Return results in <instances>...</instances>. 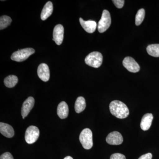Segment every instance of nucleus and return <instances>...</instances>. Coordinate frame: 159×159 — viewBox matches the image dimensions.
I'll list each match as a JSON object with an SVG mask.
<instances>
[{
  "mask_svg": "<svg viewBox=\"0 0 159 159\" xmlns=\"http://www.w3.org/2000/svg\"><path fill=\"white\" fill-rule=\"evenodd\" d=\"M109 109L111 114L119 119H125L129 115V110L127 106L119 100L112 101L110 104Z\"/></svg>",
  "mask_w": 159,
  "mask_h": 159,
  "instance_id": "obj_1",
  "label": "nucleus"
},
{
  "mask_svg": "<svg viewBox=\"0 0 159 159\" xmlns=\"http://www.w3.org/2000/svg\"><path fill=\"white\" fill-rule=\"evenodd\" d=\"M79 140L83 147L86 149H90L93 146V133L90 129L86 128L80 133Z\"/></svg>",
  "mask_w": 159,
  "mask_h": 159,
  "instance_id": "obj_2",
  "label": "nucleus"
},
{
  "mask_svg": "<svg viewBox=\"0 0 159 159\" xmlns=\"http://www.w3.org/2000/svg\"><path fill=\"white\" fill-rule=\"evenodd\" d=\"M102 54L97 51H94L90 53L85 58V63L95 68L99 67L102 65Z\"/></svg>",
  "mask_w": 159,
  "mask_h": 159,
  "instance_id": "obj_3",
  "label": "nucleus"
},
{
  "mask_svg": "<svg viewBox=\"0 0 159 159\" xmlns=\"http://www.w3.org/2000/svg\"><path fill=\"white\" fill-rule=\"evenodd\" d=\"M35 51L32 48H26L15 51L11 54V58L12 60L17 62H22L28 59L32 54H34Z\"/></svg>",
  "mask_w": 159,
  "mask_h": 159,
  "instance_id": "obj_4",
  "label": "nucleus"
},
{
  "mask_svg": "<svg viewBox=\"0 0 159 159\" xmlns=\"http://www.w3.org/2000/svg\"><path fill=\"white\" fill-rule=\"evenodd\" d=\"M111 22V20L110 13L108 10H103L101 19L98 22V31L100 33L105 32L110 26Z\"/></svg>",
  "mask_w": 159,
  "mask_h": 159,
  "instance_id": "obj_5",
  "label": "nucleus"
},
{
  "mask_svg": "<svg viewBox=\"0 0 159 159\" xmlns=\"http://www.w3.org/2000/svg\"><path fill=\"white\" fill-rule=\"evenodd\" d=\"M39 130L38 128L34 125L29 126L26 129L25 139L29 144H32L36 142L39 136Z\"/></svg>",
  "mask_w": 159,
  "mask_h": 159,
  "instance_id": "obj_6",
  "label": "nucleus"
},
{
  "mask_svg": "<svg viewBox=\"0 0 159 159\" xmlns=\"http://www.w3.org/2000/svg\"><path fill=\"white\" fill-rule=\"evenodd\" d=\"M122 64L125 68L132 73H137L140 70V67L139 64L132 57H125Z\"/></svg>",
  "mask_w": 159,
  "mask_h": 159,
  "instance_id": "obj_7",
  "label": "nucleus"
},
{
  "mask_svg": "<svg viewBox=\"0 0 159 159\" xmlns=\"http://www.w3.org/2000/svg\"><path fill=\"white\" fill-rule=\"evenodd\" d=\"M106 142L111 145H121L123 142V137L119 132H112L107 137Z\"/></svg>",
  "mask_w": 159,
  "mask_h": 159,
  "instance_id": "obj_8",
  "label": "nucleus"
},
{
  "mask_svg": "<svg viewBox=\"0 0 159 159\" xmlns=\"http://www.w3.org/2000/svg\"><path fill=\"white\" fill-rule=\"evenodd\" d=\"M64 29L62 25H57L55 26L53 31V40L57 45H60L62 43L64 38Z\"/></svg>",
  "mask_w": 159,
  "mask_h": 159,
  "instance_id": "obj_9",
  "label": "nucleus"
},
{
  "mask_svg": "<svg viewBox=\"0 0 159 159\" xmlns=\"http://www.w3.org/2000/svg\"><path fill=\"white\" fill-rule=\"evenodd\" d=\"M37 74L40 79L44 82L48 81L50 77V72L48 66L45 63L40 64L38 68Z\"/></svg>",
  "mask_w": 159,
  "mask_h": 159,
  "instance_id": "obj_10",
  "label": "nucleus"
},
{
  "mask_svg": "<svg viewBox=\"0 0 159 159\" xmlns=\"http://www.w3.org/2000/svg\"><path fill=\"white\" fill-rule=\"evenodd\" d=\"M34 104V99L32 97H29L23 103L21 108V115L23 118L27 117L31 109L33 108Z\"/></svg>",
  "mask_w": 159,
  "mask_h": 159,
  "instance_id": "obj_11",
  "label": "nucleus"
},
{
  "mask_svg": "<svg viewBox=\"0 0 159 159\" xmlns=\"http://www.w3.org/2000/svg\"><path fill=\"white\" fill-rule=\"evenodd\" d=\"M79 21L80 25L86 32L93 33L96 31L97 27L96 22L93 20H84L81 18H80Z\"/></svg>",
  "mask_w": 159,
  "mask_h": 159,
  "instance_id": "obj_12",
  "label": "nucleus"
},
{
  "mask_svg": "<svg viewBox=\"0 0 159 159\" xmlns=\"http://www.w3.org/2000/svg\"><path fill=\"white\" fill-rule=\"evenodd\" d=\"M0 132L6 138H12L14 135V131L12 126L3 122L0 123Z\"/></svg>",
  "mask_w": 159,
  "mask_h": 159,
  "instance_id": "obj_13",
  "label": "nucleus"
},
{
  "mask_svg": "<svg viewBox=\"0 0 159 159\" xmlns=\"http://www.w3.org/2000/svg\"><path fill=\"white\" fill-rule=\"evenodd\" d=\"M153 119V115L151 113H147L143 116L140 124V126L142 130H148L150 128Z\"/></svg>",
  "mask_w": 159,
  "mask_h": 159,
  "instance_id": "obj_14",
  "label": "nucleus"
},
{
  "mask_svg": "<svg viewBox=\"0 0 159 159\" xmlns=\"http://www.w3.org/2000/svg\"><path fill=\"white\" fill-rule=\"evenodd\" d=\"M69 107L66 102L62 101L57 106V114L59 118L64 119L68 117L69 115Z\"/></svg>",
  "mask_w": 159,
  "mask_h": 159,
  "instance_id": "obj_15",
  "label": "nucleus"
},
{
  "mask_svg": "<svg viewBox=\"0 0 159 159\" xmlns=\"http://www.w3.org/2000/svg\"><path fill=\"white\" fill-rule=\"evenodd\" d=\"M53 11V4L51 2H48L43 8L41 14V19L45 20L52 14Z\"/></svg>",
  "mask_w": 159,
  "mask_h": 159,
  "instance_id": "obj_16",
  "label": "nucleus"
},
{
  "mask_svg": "<svg viewBox=\"0 0 159 159\" xmlns=\"http://www.w3.org/2000/svg\"><path fill=\"white\" fill-rule=\"evenodd\" d=\"M86 102L84 97H80L77 98L75 104V110L77 113H80L85 109Z\"/></svg>",
  "mask_w": 159,
  "mask_h": 159,
  "instance_id": "obj_17",
  "label": "nucleus"
},
{
  "mask_svg": "<svg viewBox=\"0 0 159 159\" xmlns=\"http://www.w3.org/2000/svg\"><path fill=\"white\" fill-rule=\"evenodd\" d=\"M18 78L15 75H9L4 80V84L7 87L9 88L14 87L17 84Z\"/></svg>",
  "mask_w": 159,
  "mask_h": 159,
  "instance_id": "obj_18",
  "label": "nucleus"
},
{
  "mask_svg": "<svg viewBox=\"0 0 159 159\" xmlns=\"http://www.w3.org/2000/svg\"><path fill=\"white\" fill-rule=\"evenodd\" d=\"M146 50L150 56L159 57V44L149 45L147 47Z\"/></svg>",
  "mask_w": 159,
  "mask_h": 159,
  "instance_id": "obj_19",
  "label": "nucleus"
},
{
  "mask_svg": "<svg viewBox=\"0 0 159 159\" xmlns=\"http://www.w3.org/2000/svg\"><path fill=\"white\" fill-rule=\"evenodd\" d=\"M11 19L8 16L4 15L0 17V29H6L10 25L11 22Z\"/></svg>",
  "mask_w": 159,
  "mask_h": 159,
  "instance_id": "obj_20",
  "label": "nucleus"
},
{
  "mask_svg": "<svg viewBox=\"0 0 159 159\" xmlns=\"http://www.w3.org/2000/svg\"><path fill=\"white\" fill-rule=\"evenodd\" d=\"M145 10L144 9H139L137 12L135 17V24L137 26H139L142 24L145 18Z\"/></svg>",
  "mask_w": 159,
  "mask_h": 159,
  "instance_id": "obj_21",
  "label": "nucleus"
},
{
  "mask_svg": "<svg viewBox=\"0 0 159 159\" xmlns=\"http://www.w3.org/2000/svg\"><path fill=\"white\" fill-rule=\"evenodd\" d=\"M112 2L117 8L118 9H121L124 6L125 1L124 0H113Z\"/></svg>",
  "mask_w": 159,
  "mask_h": 159,
  "instance_id": "obj_22",
  "label": "nucleus"
},
{
  "mask_svg": "<svg viewBox=\"0 0 159 159\" xmlns=\"http://www.w3.org/2000/svg\"><path fill=\"white\" fill-rule=\"evenodd\" d=\"M110 159H126L125 157L122 154L116 153L111 155Z\"/></svg>",
  "mask_w": 159,
  "mask_h": 159,
  "instance_id": "obj_23",
  "label": "nucleus"
},
{
  "mask_svg": "<svg viewBox=\"0 0 159 159\" xmlns=\"http://www.w3.org/2000/svg\"><path fill=\"white\" fill-rule=\"evenodd\" d=\"M0 159H14L10 152H6L2 154L0 157Z\"/></svg>",
  "mask_w": 159,
  "mask_h": 159,
  "instance_id": "obj_24",
  "label": "nucleus"
},
{
  "mask_svg": "<svg viewBox=\"0 0 159 159\" xmlns=\"http://www.w3.org/2000/svg\"><path fill=\"white\" fill-rule=\"evenodd\" d=\"M152 154L151 153H148L143 155L140 157L139 159H152Z\"/></svg>",
  "mask_w": 159,
  "mask_h": 159,
  "instance_id": "obj_25",
  "label": "nucleus"
},
{
  "mask_svg": "<svg viewBox=\"0 0 159 159\" xmlns=\"http://www.w3.org/2000/svg\"><path fill=\"white\" fill-rule=\"evenodd\" d=\"M64 159H74L72 157L70 156H67L65 158H64Z\"/></svg>",
  "mask_w": 159,
  "mask_h": 159,
  "instance_id": "obj_26",
  "label": "nucleus"
}]
</instances>
